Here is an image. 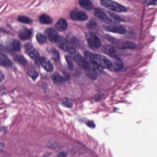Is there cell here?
I'll list each match as a JSON object with an SVG mask.
<instances>
[{
	"mask_svg": "<svg viewBox=\"0 0 157 157\" xmlns=\"http://www.w3.org/2000/svg\"><path fill=\"white\" fill-rule=\"evenodd\" d=\"M56 43L60 48L69 52L74 49L71 43L62 36H59Z\"/></svg>",
	"mask_w": 157,
	"mask_h": 157,
	"instance_id": "30bf717a",
	"label": "cell"
},
{
	"mask_svg": "<svg viewBox=\"0 0 157 157\" xmlns=\"http://www.w3.org/2000/svg\"><path fill=\"white\" fill-rule=\"evenodd\" d=\"M101 2L103 6L113 11L118 12H125L127 11V8L113 1L101 0Z\"/></svg>",
	"mask_w": 157,
	"mask_h": 157,
	"instance_id": "7a4b0ae2",
	"label": "cell"
},
{
	"mask_svg": "<svg viewBox=\"0 0 157 157\" xmlns=\"http://www.w3.org/2000/svg\"><path fill=\"white\" fill-rule=\"evenodd\" d=\"M147 3L148 5H156V0H147Z\"/></svg>",
	"mask_w": 157,
	"mask_h": 157,
	"instance_id": "836d02e7",
	"label": "cell"
},
{
	"mask_svg": "<svg viewBox=\"0 0 157 157\" xmlns=\"http://www.w3.org/2000/svg\"><path fill=\"white\" fill-rule=\"evenodd\" d=\"M124 67V64L120 60H117L116 61L112 62L111 70L118 71L121 70Z\"/></svg>",
	"mask_w": 157,
	"mask_h": 157,
	"instance_id": "d6986e66",
	"label": "cell"
},
{
	"mask_svg": "<svg viewBox=\"0 0 157 157\" xmlns=\"http://www.w3.org/2000/svg\"><path fill=\"white\" fill-rule=\"evenodd\" d=\"M94 14L96 17L101 21L107 23H111L113 22V19L111 17H109L107 14L102 9L96 8L94 11Z\"/></svg>",
	"mask_w": 157,
	"mask_h": 157,
	"instance_id": "9c48e42d",
	"label": "cell"
},
{
	"mask_svg": "<svg viewBox=\"0 0 157 157\" xmlns=\"http://www.w3.org/2000/svg\"><path fill=\"white\" fill-rule=\"evenodd\" d=\"M80 5L85 10L90 11L94 7V5L90 0H79Z\"/></svg>",
	"mask_w": 157,
	"mask_h": 157,
	"instance_id": "ac0fdd59",
	"label": "cell"
},
{
	"mask_svg": "<svg viewBox=\"0 0 157 157\" xmlns=\"http://www.w3.org/2000/svg\"><path fill=\"white\" fill-rule=\"evenodd\" d=\"M0 66L10 67L12 66V62L5 54H0Z\"/></svg>",
	"mask_w": 157,
	"mask_h": 157,
	"instance_id": "5bb4252c",
	"label": "cell"
},
{
	"mask_svg": "<svg viewBox=\"0 0 157 157\" xmlns=\"http://www.w3.org/2000/svg\"><path fill=\"white\" fill-rule=\"evenodd\" d=\"M84 55L87 60L90 61L93 64L102 68L111 70L112 62L104 56L92 54L88 51L85 52Z\"/></svg>",
	"mask_w": 157,
	"mask_h": 157,
	"instance_id": "6da1fadb",
	"label": "cell"
},
{
	"mask_svg": "<svg viewBox=\"0 0 157 157\" xmlns=\"http://www.w3.org/2000/svg\"><path fill=\"white\" fill-rule=\"evenodd\" d=\"M86 75L87 76L92 80H96L97 78V74L96 71L93 68L90 67L89 69L85 70Z\"/></svg>",
	"mask_w": 157,
	"mask_h": 157,
	"instance_id": "ffe728a7",
	"label": "cell"
},
{
	"mask_svg": "<svg viewBox=\"0 0 157 157\" xmlns=\"http://www.w3.org/2000/svg\"><path fill=\"white\" fill-rule=\"evenodd\" d=\"M61 104L64 107L72 108L73 107V102L69 99L64 98L61 101Z\"/></svg>",
	"mask_w": 157,
	"mask_h": 157,
	"instance_id": "d4e9b609",
	"label": "cell"
},
{
	"mask_svg": "<svg viewBox=\"0 0 157 157\" xmlns=\"http://www.w3.org/2000/svg\"><path fill=\"white\" fill-rule=\"evenodd\" d=\"M40 63L42 67L47 72H51L53 70V65L51 62L45 57H41L40 60Z\"/></svg>",
	"mask_w": 157,
	"mask_h": 157,
	"instance_id": "8fae6325",
	"label": "cell"
},
{
	"mask_svg": "<svg viewBox=\"0 0 157 157\" xmlns=\"http://www.w3.org/2000/svg\"><path fill=\"white\" fill-rule=\"evenodd\" d=\"M8 49L6 46L0 43V54H4L8 52Z\"/></svg>",
	"mask_w": 157,
	"mask_h": 157,
	"instance_id": "4dcf8cb0",
	"label": "cell"
},
{
	"mask_svg": "<svg viewBox=\"0 0 157 157\" xmlns=\"http://www.w3.org/2000/svg\"><path fill=\"white\" fill-rule=\"evenodd\" d=\"M108 40L111 43L116 45V47L120 49H133L136 48V44L133 42L129 41H121L116 39L109 38Z\"/></svg>",
	"mask_w": 157,
	"mask_h": 157,
	"instance_id": "8992f818",
	"label": "cell"
},
{
	"mask_svg": "<svg viewBox=\"0 0 157 157\" xmlns=\"http://www.w3.org/2000/svg\"><path fill=\"white\" fill-rule=\"evenodd\" d=\"M4 74L2 73V72L1 71H0V82L2 81H3L4 79Z\"/></svg>",
	"mask_w": 157,
	"mask_h": 157,
	"instance_id": "d590c367",
	"label": "cell"
},
{
	"mask_svg": "<svg viewBox=\"0 0 157 157\" xmlns=\"http://www.w3.org/2000/svg\"><path fill=\"white\" fill-rule=\"evenodd\" d=\"M28 74L33 80L36 79L39 76V72L34 67L30 68L28 71Z\"/></svg>",
	"mask_w": 157,
	"mask_h": 157,
	"instance_id": "603a6c76",
	"label": "cell"
},
{
	"mask_svg": "<svg viewBox=\"0 0 157 157\" xmlns=\"http://www.w3.org/2000/svg\"><path fill=\"white\" fill-rule=\"evenodd\" d=\"M24 50L25 54H27L36 62L40 63L39 54L37 50L31 44L26 43L24 45Z\"/></svg>",
	"mask_w": 157,
	"mask_h": 157,
	"instance_id": "277c9868",
	"label": "cell"
},
{
	"mask_svg": "<svg viewBox=\"0 0 157 157\" xmlns=\"http://www.w3.org/2000/svg\"><path fill=\"white\" fill-rule=\"evenodd\" d=\"M32 34V31L30 29L25 28L20 30L19 33V36L21 40H26L31 37Z\"/></svg>",
	"mask_w": 157,
	"mask_h": 157,
	"instance_id": "2e32d148",
	"label": "cell"
},
{
	"mask_svg": "<svg viewBox=\"0 0 157 157\" xmlns=\"http://www.w3.org/2000/svg\"><path fill=\"white\" fill-rule=\"evenodd\" d=\"M18 20L19 21L23 23L29 24L32 22V20L29 18L25 16H20L18 17Z\"/></svg>",
	"mask_w": 157,
	"mask_h": 157,
	"instance_id": "484cf974",
	"label": "cell"
},
{
	"mask_svg": "<svg viewBox=\"0 0 157 157\" xmlns=\"http://www.w3.org/2000/svg\"><path fill=\"white\" fill-rule=\"evenodd\" d=\"M36 40L39 43L43 44L45 43L47 40L46 36L41 33H38L36 34Z\"/></svg>",
	"mask_w": 157,
	"mask_h": 157,
	"instance_id": "cb8c5ba5",
	"label": "cell"
},
{
	"mask_svg": "<svg viewBox=\"0 0 157 157\" xmlns=\"http://www.w3.org/2000/svg\"><path fill=\"white\" fill-rule=\"evenodd\" d=\"M87 125L89 126V127L91 128H94L96 126L95 125V123L93 122V121H88L87 123Z\"/></svg>",
	"mask_w": 157,
	"mask_h": 157,
	"instance_id": "1f68e13d",
	"label": "cell"
},
{
	"mask_svg": "<svg viewBox=\"0 0 157 157\" xmlns=\"http://www.w3.org/2000/svg\"><path fill=\"white\" fill-rule=\"evenodd\" d=\"M67 154L66 153L64 152H61L59 153L57 157H67Z\"/></svg>",
	"mask_w": 157,
	"mask_h": 157,
	"instance_id": "e575fe53",
	"label": "cell"
},
{
	"mask_svg": "<svg viewBox=\"0 0 157 157\" xmlns=\"http://www.w3.org/2000/svg\"><path fill=\"white\" fill-rule=\"evenodd\" d=\"M14 59L19 64L24 65L26 64V61L24 57L22 56L17 55L15 56Z\"/></svg>",
	"mask_w": 157,
	"mask_h": 157,
	"instance_id": "f1b7e54d",
	"label": "cell"
},
{
	"mask_svg": "<svg viewBox=\"0 0 157 157\" xmlns=\"http://www.w3.org/2000/svg\"><path fill=\"white\" fill-rule=\"evenodd\" d=\"M108 13L110 15L111 18H113L114 20H116V21L120 22L121 21L120 18L118 15H116V14L110 12H108Z\"/></svg>",
	"mask_w": 157,
	"mask_h": 157,
	"instance_id": "f546056e",
	"label": "cell"
},
{
	"mask_svg": "<svg viewBox=\"0 0 157 157\" xmlns=\"http://www.w3.org/2000/svg\"><path fill=\"white\" fill-rule=\"evenodd\" d=\"M70 16L71 19L74 21H85L88 18V15L84 12L77 9L72 10Z\"/></svg>",
	"mask_w": 157,
	"mask_h": 157,
	"instance_id": "ba28073f",
	"label": "cell"
},
{
	"mask_svg": "<svg viewBox=\"0 0 157 157\" xmlns=\"http://www.w3.org/2000/svg\"><path fill=\"white\" fill-rule=\"evenodd\" d=\"M88 45L89 47L93 49L99 48L101 46V41L100 39L92 33H88L86 34Z\"/></svg>",
	"mask_w": 157,
	"mask_h": 157,
	"instance_id": "5b68a950",
	"label": "cell"
},
{
	"mask_svg": "<svg viewBox=\"0 0 157 157\" xmlns=\"http://www.w3.org/2000/svg\"><path fill=\"white\" fill-rule=\"evenodd\" d=\"M69 53L71 54L72 59L85 70L90 67L87 60L84 58L75 49L72 50Z\"/></svg>",
	"mask_w": 157,
	"mask_h": 157,
	"instance_id": "3957f363",
	"label": "cell"
},
{
	"mask_svg": "<svg viewBox=\"0 0 157 157\" xmlns=\"http://www.w3.org/2000/svg\"><path fill=\"white\" fill-rule=\"evenodd\" d=\"M52 79L54 83L57 85L62 84L65 81L64 78L57 73L53 74L52 76Z\"/></svg>",
	"mask_w": 157,
	"mask_h": 157,
	"instance_id": "44dd1931",
	"label": "cell"
},
{
	"mask_svg": "<svg viewBox=\"0 0 157 157\" xmlns=\"http://www.w3.org/2000/svg\"><path fill=\"white\" fill-rule=\"evenodd\" d=\"M7 45L8 48H7L8 50L12 51H19L21 48V44L17 40H11L8 42Z\"/></svg>",
	"mask_w": 157,
	"mask_h": 157,
	"instance_id": "4fadbf2b",
	"label": "cell"
},
{
	"mask_svg": "<svg viewBox=\"0 0 157 157\" xmlns=\"http://www.w3.org/2000/svg\"><path fill=\"white\" fill-rule=\"evenodd\" d=\"M55 27L59 31H63L66 30L67 28V23L65 19L61 18L58 21Z\"/></svg>",
	"mask_w": 157,
	"mask_h": 157,
	"instance_id": "e0dca14e",
	"label": "cell"
},
{
	"mask_svg": "<svg viewBox=\"0 0 157 157\" xmlns=\"http://www.w3.org/2000/svg\"><path fill=\"white\" fill-rule=\"evenodd\" d=\"M103 28L108 32L120 34H124L126 32V29L124 26L117 24H107L103 26Z\"/></svg>",
	"mask_w": 157,
	"mask_h": 157,
	"instance_id": "52a82bcc",
	"label": "cell"
},
{
	"mask_svg": "<svg viewBox=\"0 0 157 157\" xmlns=\"http://www.w3.org/2000/svg\"><path fill=\"white\" fill-rule=\"evenodd\" d=\"M65 59L67 61V63L68 64L70 70H73L74 67L73 62V59L72 57L70 56L66 55L65 56Z\"/></svg>",
	"mask_w": 157,
	"mask_h": 157,
	"instance_id": "83f0119b",
	"label": "cell"
},
{
	"mask_svg": "<svg viewBox=\"0 0 157 157\" xmlns=\"http://www.w3.org/2000/svg\"><path fill=\"white\" fill-rule=\"evenodd\" d=\"M46 34L48 40L51 42L56 43L59 38V36L56 31L53 28H48L46 30Z\"/></svg>",
	"mask_w": 157,
	"mask_h": 157,
	"instance_id": "7c38bea8",
	"label": "cell"
},
{
	"mask_svg": "<svg viewBox=\"0 0 157 157\" xmlns=\"http://www.w3.org/2000/svg\"><path fill=\"white\" fill-rule=\"evenodd\" d=\"M102 51L108 55L113 57L116 56V50L113 45H105L102 47Z\"/></svg>",
	"mask_w": 157,
	"mask_h": 157,
	"instance_id": "9a60e30c",
	"label": "cell"
},
{
	"mask_svg": "<svg viewBox=\"0 0 157 157\" xmlns=\"http://www.w3.org/2000/svg\"><path fill=\"white\" fill-rule=\"evenodd\" d=\"M39 21L43 24H51L52 23L53 20L50 17L46 14H43L40 17Z\"/></svg>",
	"mask_w": 157,
	"mask_h": 157,
	"instance_id": "7402d4cb",
	"label": "cell"
},
{
	"mask_svg": "<svg viewBox=\"0 0 157 157\" xmlns=\"http://www.w3.org/2000/svg\"><path fill=\"white\" fill-rule=\"evenodd\" d=\"M96 25V23L94 21H90L88 24V27L89 28L91 29L95 27V26Z\"/></svg>",
	"mask_w": 157,
	"mask_h": 157,
	"instance_id": "d6a6232c",
	"label": "cell"
},
{
	"mask_svg": "<svg viewBox=\"0 0 157 157\" xmlns=\"http://www.w3.org/2000/svg\"><path fill=\"white\" fill-rule=\"evenodd\" d=\"M51 54L52 59L55 61H58L59 59V51L55 49H52L51 50Z\"/></svg>",
	"mask_w": 157,
	"mask_h": 157,
	"instance_id": "4316f807",
	"label": "cell"
}]
</instances>
